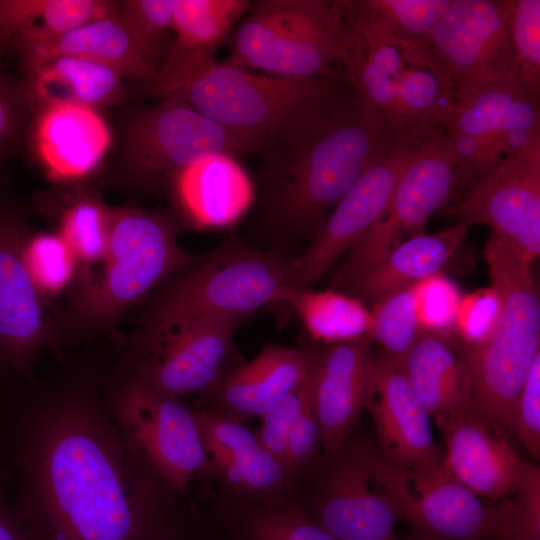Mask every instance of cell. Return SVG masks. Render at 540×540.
<instances>
[{"label": "cell", "mask_w": 540, "mask_h": 540, "mask_svg": "<svg viewBox=\"0 0 540 540\" xmlns=\"http://www.w3.org/2000/svg\"><path fill=\"white\" fill-rule=\"evenodd\" d=\"M0 463L34 540H183L172 490L131 448L102 382L0 381Z\"/></svg>", "instance_id": "cell-1"}, {"label": "cell", "mask_w": 540, "mask_h": 540, "mask_svg": "<svg viewBox=\"0 0 540 540\" xmlns=\"http://www.w3.org/2000/svg\"><path fill=\"white\" fill-rule=\"evenodd\" d=\"M395 140L385 120L353 92L313 130L261 152L262 221L285 235L314 236Z\"/></svg>", "instance_id": "cell-2"}, {"label": "cell", "mask_w": 540, "mask_h": 540, "mask_svg": "<svg viewBox=\"0 0 540 540\" xmlns=\"http://www.w3.org/2000/svg\"><path fill=\"white\" fill-rule=\"evenodd\" d=\"M343 26V70L356 94L396 138L426 141L448 129L455 88L425 42L403 37L366 0H337Z\"/></svg>", "instance_id": "cell-3"}, {"label": "cell", "mask_w": 540, "mask_h": 540, "mask_svg": "<svg viewBox=\"0 0 540 540\" xmlns=\"http://www.w3.org/2000/svg\"><path fill=\"white\" fill-rule=\"evenodd\" d=\"M178 230L163 212L113 208L100 269L77 274L67 308L54 319L50 346L58 349L114 329L148 293L200 260L203 254L179 245Z\"/></svg>", "instance_id": "cell-4"}, {"label": "cell", "mask_w": 540, "mask_h": 540, "mask_svg": "<svg viewBox=\"0 0 540 540\" xmlns=\"http://www.w3.org/2000/svg\"><path fill=\"white\" fill-rule=\"evenodd\" d=\"M353 92L346 78L259 75L214 61L152 88L149 95L183 101L257 139L264 150L313 130Z\"/></svg>", "instance_id": "cell-5"}, {"label": "cell", "mask_w": 540, "mask_h": 540, "mask_svg": "<svg viewBox=\"0 0 540 540\" xmlns=\"http://www.w3.org/2000/svg\"><path fill=\"white\" fill-rule=\"evenodd\" d=\"M498 311L489 332L465 343L471 378L468 410L490 429H511L529 371L540 355V300L532 260L516 244L491 232L484 249Z\"/></svg>", "instance_id": "cell-6"}, {"label": "cell", "mask_w": 540, "mask_h": 540, "mask_svg": "<svg viewBox=\"0 0 540 540\" xmlns=\"http://www.w3.org/2000/svg\"><path fill=\"white\" fill-rule=\"evenodd\" d=\"M296 257L229 243L158 287L140 329L121 360L151 347L177 326L205 316H248L268 303H281L293 288Z\"/></svg>", "instance_id": "cell-7"}, {"label": "cell", "mask_w": 540, "mask_h": 540, "mask_svg": "<svg viewBox=\"0 0 540 540\" xmlns=\"http://www.w3.org/2000/svg\"><path fill=\"white\" fill-rule=\"evenodd\" d=\"M234 32L227 62L271 75L346 78L337 0H258ZM347 79V78H346Z\"/></svg>", "instance_id": "cell-8"}, {"label": "cell", "mask_w": 540, "mask_h": 540, "mask_svg": "<svg viewBox=\"0 0 540 540\" xmlns=\"http://www.w3.org/2000/svg\"><path fill=\"white\" fill-rule=\"evenodd\" d=\"M257 139L228 128L183 101L165 98L133 115L122 132L116 180L137 192L171 184L189 165L212 155L261 153Z\"/></svg>", "instance_id": "cell-9"}, {"label": "cell", "mask_w": 540, "mask_h": 540, "mask_svg": "<svg viewBox=\"0 0 540 540\" xmlns=\"http://www.w3.org/2000/svg\"><path fill=\"white\" fill-rule=\"evenodd\" d=\"M373 481L398 507L412 540H516L511 500L484 505L446 468L401 469L367 444L350 447Z\"/></svg>", "instance_id": "cell-10"}, {"label": "cell", "mask_w": 540, "mask_h": 540, "mask_svg": "<svg viewBox=\"0 0 540 540\" xmlns=\"http://www.w3.org/2000/svg\"><path fill=\"white\" fill-rule=\"evenodd\" d=\"M105 405L136 454L175 492L211 470L194 411L179 398L158 393L116 373L102 382Z\"/></svg>", "instance_id": "cell-11"}, {"label": "cell", "mask_w": 540, "mask_h": 540, "mask_svg": "<svg viewBox=\"0 0 540 540\" xmlns=\"http://www.w3.org/2000/svg\"><path fill=\"white\" fill-rule=\"evenodd\" d=\"M30 233L26 213L0 180V377L26 381L39 352L51 345L54 322L25 261Z\"/></svg>", "instance_id": "cell-12"}, {"label": "cell", "mask_w": 540, "mask_h": 540, "mask_svg": "<svg viewBox=\"0 0 540 540\" xmlns=\"http://www.w3.org/2000/svg\"><path fill=\"white\" fill-rule=\"evenodd\" d=\"M458 179L459 160L448 130L443 128L426 140L410 161L381 218L339 266L337 283L379 262L400 235L422 234L432 214L453 198Z\"/></svg>", "instance_id": "cell-13"}, {"label": "cell", "mask_w": 540, "mask_h": 540, "mask_svg": "<svg viewBox=\"0 0 540 540\" xmlns=\"http://www.w3.org/2000/svg\"><path fill=\"white\" fill-rule=\"evenodd\" d=\"M468 183L528 147L540 130V95L515 80L457 101L447 129Z\"/></svg>", "instance_id": "cell-14"}, {"label": "cell", "mask_w": 540, "mask_h": 540, "mask_svg": "<svg viewBox=\"0 0 540 540\" xmlns=\"http://www.w3.org/2000/svg\"><path fill=\"white\" fill-rule=\"evenodd\" d=\"M443 212L490 226L533 261L540 255V140L479 175Z\"/></svg>", "instance_id": "cell-15"}, {"label": "cell", "mask_w": 540, "mask_h": 540, "mask_svg": "<svg viewBox=\"0 0 540 540\" xmlns=\"http://www.w3.org/2000/svg\"><path fill=\"white\" fill-rule=\"evenodd\" d=\"M246 316L211 315L172 329L144 352L115 367L171 397L206 391L219 380L233 337Z\"/></svg>", "instance_id": "cell-16"}, {"label": "cell", "mask_w": 540, "mask_h": 540, "mask_svg": "<svg viewBox=\"0 0 540 540\" xmlns=\"http://www.w3.org/2000/svg\"><path fill=\"white\" fill-rule=\"evenodd\" d=\"M425 43L447 72L457 101L495 83L519 82L502 0H452Z\"/></svg>", "instance_id": "cell-17"}, {"label": "cell", "mask_w": 540, "mask_h": 540, "mask_svg": "<svg viewBox=\"0 0 540 540\" xmlns=\"http://www.w3.org/2000/svg\"><path fill=\"white\" fill-rule=\"evenodd\" d=\"M424 143L396 138L386 155L338 201L309 247L296 257L293 288L310 289L344 252L366 235L383 215L400 178Z\"/></svg>", "instance_id": "cell-18"}, {"label": "cell", "mask_w": 540, "mask_h": 540, "mask_svg": "<svg viewBox=\"0 0 540 540\" xmlns=\"http://www.w3.org/2000/svg\"><path fill=\"white\" fill-rule=\"evenodd\" d=\"M374 395L367 405L375 422L381 454L413 473H432L444 465L445 452L435 442L430 415L403 371L387 354L373 356Z\"/></svg>", "instance_id": "cell-19"}, {"label": "cell", "mask_w": 540, "mask_h": 540, "mask_svg": "<svg viewBox=\"0 0 540 540\" xmlns=\"http://www.w3.org/2000/svg\"><path fill=\"white\" fill-rule=\"evenodd\" d=\"M369 335L332 344L313 355L311 398L320 429V444L332 456L374 395L373 355Z\"/></svg>", "instance_id": "cell-20"}, {"label": "cell", "mask_w": 540, "mask_h": 540, "mask_svg": "<svg viewBox=\"0 0 540 540\" xmlns=\"http://www.w3.org/2000/svg\"><path fill=\"white\" fill-rule=\"evenodd\" d=\"M313 517L338 540H400L396 504L373 481L350 447L332 455Z\"/></svg>", "instance_id": "cell-21"}, {"label": "cell", "mask_w": 540, "mask_h": 540, "mask_svg": "<svg viewBox=\"0 0 540 540\" xmlns=\"http://www.w3.org/2000/svg\"><path fill=\"white\" fill-rule=\"evenodd\" d=\"M436 420L445 438L446 468L478 497L505 501L537 468L520 458L501 433L469 410Z\"/></svg>", "instance_id": "cell-22"}, {"label": "cell", "mask_w": 540, "mask_h": 540, "mask_svg": "<svg viewBox=\"0 0 540 540\" xmlns=\"http://www.w3.org/2000/svg\"><path fill=\"white\" fill-rule=\"evenodd\" d=\"M29 139L50 178L63 182L81 179L99 165L111 133L97 110L58 103L34 113Z\"/></svg>", "instance_id": "cell-23"}, {"label": "cell", "mask_w": 540, "mask_h": 540, "mask_svg": "<svg viewBox=\"0 0 540 540\" xmlns=\"http://www.w3.org/2000/svg\"><path fill=\"white\" fill-rule=\"evenodd\" d=\"M117 13L51 38L15 37L9 47L15 49L22 63L57 56L78 57L107 66L124 80L147 84L155 74Z\"/></svg>", "instance_id": "cell-24"}, {"label": "cell", "mask_w": 540, "mask_h": 540, "mask_svg": "<svg viewBox=\"0 0 540 540\" xmlns=\"http://www.w3.org/2000/svg\"><path fill=\"white\" fill-rule=\"evenodd\" d=\"M468 226L462 222L433 234H418L396 245L379 262L338 283L372 303L435 276L453 257Z\"/></svg>", "instance_id": "cell-25"}, {"label": "cell", "mask_w": 540, "mask_h": 540, "mask_svg": "<svg viewBox=\"0 0 540 540\" xmlns=\"http://www.w3.org/2000/svg\"><path fill=\"white\" fill-rule=\"evenodd\" d=\"M187 218L200 227L236 221L254 197L251 180L237 158L218 154L178 172L170 184Z\"/></svg>", "instance_id": "cell-26"}, {"label": "cell", "mask_w": 540, "mask_h": 540, "mask_svg": "<svg viewBox=\"0 0 540 540\" xmlns=\"http://www.w3.org/2000/svg\"><path fill=\"white\" fill-rule=\"evenodd\" d=\"M415 396L430 416L469 408L471 378L463 349L436 330H422L400 365Z\"/></svg>", "instance_id": "cell-27"}, {"label": "cell", "mask_w": 540, "mask_h": 540, "mask_svg": "<svg viewBox=\"0 0 540 540\" xmlns=\"http://www.w3.org/2000/svg\"><path fill=\"white\" fill-rule=\"evenodd\" d=\"M313 355L268 345L217 387L224 413L235 418L261 416L272 404L309 377Z\"/></svg>", "instance_id": "cell-28"}, {"label": "cell", "mask_w": 540, "mask_h": 540, "mask_svg": "<svg viewBox=\"0 0 540 540\" xmlns=\"http://www.w3.org/2000/svg\"><path fill=\"white\" fill-rule=\"evenodd\" d=\"M194 415L207 455L231 485L270 492L284 483L286 469L237 418L204 409Z\"/></svg>", "instance_id": "cell-29"}, {"label": "cell", "mask_w": 540, "mask_h": 540, "mask_svg": "<svg viewBox=\"0 0 540 540\" xmlns=\"http://www.w3.org/2000/svg\"><path fill=\"white\" fill-rule=\"evenodd\" d=\"M22 65L34 113L58 103H75L98 111L121 103L126 95L124 79L94 61L57 56Z\"/></svg>", "instance_id": "cell-30"}, {"label": "cell", "mask_w": 540, "mask_h": 540, "mask_svg": "<svg viewBox=\"0 0 540 540\" xmlns=\"http://www.w3.org/2000/svg\"><path fill=\"white\" fill-rule=\"evenodd\" d=\"M118 1L0 0V58L15 37L51 38L112 16Z\"/></svg>", "instance_id": "cell-31"}, {"label": "cell", "mask_w": 540, "mask_h": 540, "mask_svg": "<svg viewBox=\"0 0 540 540\" xmlns=\"http://www.w3.org/2000/svg\"><path fill=\"white\" fill-rule=\"evenodd\" d=\"M53 197L48 201V211L53 215L56 232L78 261V273L100 264L107 249L113 208L96 192L85 188L64 191Z\"/></svg>", "instance_id": "cell-32"}, {"label": "cell", "mask_w": 540, "mask_h": 540, "mask_svg": "<svg viewBox=\"0 0 540 540\" xmlns=\"http://www.w3.org/2000/svg\"><path fill=\"white\" fill-rule=\"evenodd\" d=\"M281 303L291 306L311 336L339 343L369 335L371 312L354 296L332 290L291 288Z\"/></svg>", "instance_id": "cell-33"}, {"label": "cell", "mask_w": 540, "mask_h": 540, "mask_svg": "<svg viewBox=\"0 0 540 540\" xmlns=\"http://www.w3.org/2000/svg\"><path fill=\"white\" fill-rule=\"evenodd\" d=\"M250 5L249 0H174L172 48L216 54Z\"/></svg>", "instance_id": "cell-34"}, {"label": "cell", "mask_w": 540, "mask_h": 540, "mask_svg": "<svg viewBox=\"0 0 540 540\" xmlns=\"http://www.w3.org/2000/svg\"><path fill=\"white\" fill-rule=\"evenodd\" d=\"M369 336L398 365L422 331L416 285L396 291L373 303Z\"/></svg>", "instance_id": "cell-35"}, {"label": "cell", "mask_w": 540, "mask_h": 540, "mask_svg": "<svg viewBox=\"0 0 540 540\" xmlns=\"http://www.w3.org/2000/svg\"><path fill=\"white\" fill-rule=\"evenodd\" d=\"M516 79L540 95V1L502 0Z\"/></svg>", "instance_id": "cell-36"}, {"label": "cell", "mask_w": 540, "mask_h": 540, "mask_svg": "<svg viewBox=\"0 0 540 540\" xmlns=\"http://www.w3.org/2000/svg\"><path fill=\"white\" fill-rule=\"evenodd\" d=\"M24 255L30 275L44 298L62 292L75 282L78 261L57 232L31 231Z\"/></svg>", "instance_id": "cell-37"}, {"label": "cell", "mask_w": 540, "mask_h": 540, "mask_svg": "<svg viewBox=\"0 0 540 540\" xmlns=\"http://www.w3.org/2000/svg\"><path fill=\"white\" fill-rule=\"evenodd\" d=\"M174 0H125L118 18L156 75L167 32L172 29Z\"/></svg>", "instance_id": "cell-38"}, {"label": "cell", "mask_w": 540, "mask_h": 540, "mask_svg": "<svg viewBox=\"0 0 540 540\" xmlns=\"http://www.w3.org/2000/svg\"><path fill=\"white\" fill-rule=\"evenodd\" d=\"M244 540H338L298 505L262 507L245 518Z\"/></svg>", "instance_id": "cell-39"}, {"label": "cell", "mask_w": 540, "mask_h": 540, "mask_svg": "<svg viewBox=\"0 0 540 540\" xmlns=\"http://www.w3.org/2000/svg\"><path fill=\"white\" fill-rule=\"evenodd\" d=\"M33 117L24 80L12 77L0 65V167L27 142Z\"/></svg>", "instance_id": "cell-40"}, {"label": "cell", "mask_w": 540, "mask_h": 540, "mask_svg": "<svg viewBox=\"0 0 540 540\" xmlns=\"http://www.w3.org/2000/svg\"><path fill=\"white\" fill-rule=\"evenodd\" d=\"M372 10L405 38L425 42L452 0H366Z\"/></svg>", "instance_id": "cell-41"}, {"label": "cell", "mask_w": 540, "mask_h": 540, "mask_svg": "<svg viewBox=\"0 0 540 540\" xmlns=\"http://www.w3.org/2000/svg\"><path fill=\"white\" fill-rule=\"evenodd\" d=\"M310 392L309 375L306 381L279 398L260 416L262 425L257 438L286 471L288 438L310 396Z\"/></svg>", "instance_id": "cell-42"}, {"label": "cell", "mask_w": 540, "mask_h": 540, "mask_svg": "<svg viewBox=\"0 0 540 540\" xmlns=\"http://www.w3.org/2000/svg\"><path fill=\"white\" fill-rule=\"evenodd\" d=\"M511 429L537 459L540 455V355L533 363L519 395Z\"/></svg>", "instance_id": "cell-43"}, {"label": "cell", "mask_w": 540, "mask_h": 540, "mask_svg": "<svg viewBox=\"0 0 540 540\" xmlns=\"http://www.w3.org/2000/svg\"><path fill=\"white\" fill-rule=\"evenodd\" d=\"M418 314L422 330H436L454 323L459 299L447 281L428 278L416 284Z\"/></svg>", "instance_id": "cell-44"}, {"label": "cell", "mask_w": 540, "mask_h": 540, "mask_svg": "<svg viewBox=\"0 0 540 540\" xmlns=\"http://www.w3.org/2000/svg\"><path fill=\"white\" fill-rule=\"evenodd\" d=\"M498 311V299L492 288L459 300L454 323L471 343L482 339L490 330Z\"/></svg>", "instance_id": "cell-45"}, {"label": "cell", "mask_w": 540, "mask_h": 540, "mask_svg": "<svg viewBox=\"0 0 540 540\" xmlns=\"http://www.w3.org/2000/svg\"><path fill=\"white\" fill-rule=\"evenodd\" d=\"M517 540H540V471L537 467L511 499Z\"/></svg>", "instance_id": "cell-46"}, {"label": "cell", "mask_w": 540, "mask_h": 540, "mask_svg": "<svg viewBox=\"0 0 540 540\" xmlns=\"http://www.w3.org/2000/svg\"><path fill=\"white\" fill-rule=\"evenodd\" d=\"M319 444L320 429L310 392V396L288 438L287 470L310 461L315 455Z\"/></svg>", "instance_id": "cell-47"}, {"label": "cell", "mask_w": 540, "mask_h": 540, "mask_svg": "<svg viewBox=\"0 0 540 540\" xmlns=\"http://www.w3.org/2000/svg\"><path fill=\"white\" fill-rule=\"evenodd\" d=\"M0 540H34L17 518L11 499L8 475L0 464Z\"/></svg>", "instance_id": "cell-48"}]
</instances>
